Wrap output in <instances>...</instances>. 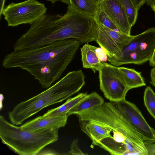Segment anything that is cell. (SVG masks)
Segmentation results:
<instances>
[{"mask_svg": "<svg viewBox=\"0 0 155 155\" xmlns=\"http://www.w3.org/2000/svg\"><path fill=\"white\" fill-rule=\"evenodd\" d=\"M149 61L151 66L155 67V47L152 55Z\"/></svg>", "mask_w": 155, "mask_h": 155, "instance_id": "603a6c76", "label": "cell"}, {"mask_svg": "<svg viewBox=\"0 0 155 155\" xmlns=\"http://www.w3.org/2000/svg\"><path fill=\"white\" fill-rule=\"evenodd\" d=\"M118 67L130 90L146 85L140 72L132 68L124 67Z\"/></svg>", "mask_w": 155, "mask_h": 155, "instance_id": "2e32d148", "label": "cell"}, {"mask_svg": "<svg viewBox=\"0 0 155 155\" xmlns=\"http://www.w3.org/2000/svg\"><path fill=\"white\" fill-rule=\"evenodd\" d=\"M115 102L130 123L147 140L155 139V130L148 124L136 105L125 99Z\"/></svg>", "mask_w": 155, "mask_h": 155, "instance_id": "ba28073f", "label": "cell"}, {"mask_svg": "<svg viewBox=\"0 0 155 155\" xmlns=\"http://www.w3.org/2000/svg\"><path fill=\"white\" fill-rule=\"evenodd\" d=\"M151 83L155 87V67L152 69L150 72Z\"/></svg>", "mask_w": 155, "mask_h": 155, "instance_id": "7402d4cb", "label": "cell"}, {"mask_svg": "<svg viewBox=\"0 0 155 155\" xmlns=\"http://www.w3.org/2000/svg\"><path fill=\"white\" fill-rule=\"evenodd\" d=\"M95 20L97 36L96 41L105 51L107 59L118 58L124 47L115 37L105 29L101 23Z\"/></svg>", "mask_w": 155, "mask_h": 155, "instance_id": "30bf717a", "label": "cell"}, {"mask_svg": "<svg viewBox=\"0 0 155 155\" xmlns=\"http://www.w3.org/2000/svg\"><path fill=\"white\" fill-rule=\"evenodd\" d=\"M100 8L103 11L119 31L130 35L131 28L127 15L118 0H99Z\"/></svg>", "mask_w": 155, "mask_h": 155, "instance_id": "9c48e42d", "label": "cell"}, {"mask_svg": "<svg viewBox=\"0 0 155 155\" xmlns=\"http://www.w3.org/2000/svg\"><path fill=\"white\" fill-rule=\"evenodd\" d=\"M2 1V2L1 3H2V4L1 5V10H0V15H2V11L4 9V3L5 1V0H1Z\"/></svg>", "mask_w": 155, "mask_h": 155, "instance_id": "d4e9b609", "label": "cell"}, {"mask_svg": "<svg viewBox=\"0 0 155 155\" xmlns=\"http://www.w3.org/2000/svg\"><path fill=\"white\" fill-rule=\"evenodd\" d=\"M143 101L147 110L155 119V93L150 86H147L145 90Z\"/></svg>", "mask_w": 155, "mask_h": 155, "instance_id": "ac0fdd59", "label": "cell"}, {"mask_svg": "<svg viewBox=\"0 0 155 155\" xmlns=\"http://www.w3.org/2000/svg\"><path fill=\"white\" fill-rule=\"evenodd\" d=\"M135 6L139 10L144 4L146 2L147 0H132Z\"/></svg>", "mask_w": 155, "mask_h": 155, "instance_id": "44dd1931", "label": "cell"}, {"mask_svg": "<svg viewBox=\"0 0 155 155\" xmlns=\"http://www.w3.org/2000/svg\"><path fill=\"white\" fill-rule=\"evenodd\" d=\"M78 139H74L70 145V150L69 151V154L72 155H86L80 149L78 145Z\"/></svg>", "mask_w": 155, "mask_h": 155, "instance_id": "ffe728a7", "label": "cell"}, {"mask_svg": "<svg viewBox=\"0 0 155 155\" xmlns=\"http://www.w3.org/2000/svg\"><path fill=\"white\" fill-rule=\"evenodd\" d=\"M67 114L52 116H39L20 126L21 129L35 131L43 129H58L64 127L67 123Z\"/></svg>", "mask_w": 155, "mask_h": 155, "instance_id": "8fae6325", "label": "cell"}, {"mask_svg": "<svg viewBox=\"0 0 155 155\" xmlns=\"http://www.w3.org/2000/svg\"><path fill=\"white\" fill-rule=\"evenodd\" d=\"M81 44L74 39H68L33 48L14 49L4 57L2 66L25 70L43 88H48L60 78Z\"/></svg>", "mask_w": 155, "mask_h": 155, "instance_id": "7a4b0ae2", "label": "cell"}, {"mask_svg": "<svg viewBox=\"0 0 155 155\" xmlns=\"http://www.w3.org/2000/svg\"><path fill=\"white\" fill-rule=\"evenodd\" d=\"M104 99L96 92L87 95L78 104L71 108L67 114L68 116L80 112L94 107L100 106L104 103Z\"/></svg>", "mask_w": 155, "mask_h": 155, "instance_id": "4fadbf2b", "label": "cell"}, {"mask_svg": "<svg viewBox=\"0 0 155 155\" xmlns=\"http://www.w3.org/2000/svg\"><path fill=\"white\" fill-rule=\"evenodd\" d=\"M47 10L44 4L36 0H26L9 4L2 14L8 26L15 27L23 24L31 25L46 14Z\"/></svg>", "mask_w": 155, "mask_h": 155, "instance_id": "5b68a950", "label": "cell"}, {"mask_svg": "<svg viewBox=\"0 0 155 155\" xmlns=\"http://www.w3.org/2000/svg\"><path fill=\"white\" fill-rule=\"evenodd\" d=\"M145 36L140 45L134 51L122 53L118 58L108 59L111 64L116 66L133 64H141L149 61L155 47V28L146 30Z\"/></svg>", "mask_w": 155, "mask_h": 155, "instance_id": "52a82bcc", "label": "cell"}, {"mask_svg": "<svg viewBox=\"0 0 155 155\" xmlns=\"http://www.w3.org/2000/svg\"><path fill=\"white\" fill-rule=\"evenodd\" d=\"M150 6L151 7L152 10L154 12L155 15V5H151V6Z\"/></svg>", "mask_w": 155, "mask_h": 155, "instance_id": "484cf974", "label": "cell"}, {"mask_svg": "<svg viewBox=\"0 0 155 155\" xmlns=\"http://www.w3.org/2000/svg\"><path fill=\"white\" fill-rule=\"evenodd\" d=\"M48 2H50L52 4L55 3L56 2L61 1L69 5L70 4L69 0H47Z\"/></svg>", "mask_w": 155, "mask_h": 155, "instance_id": "cb8c5ba5", "label": "cell"}, {"mask_svg": "<svg viewBox=\"0 0 155 155\" xmlns=\"http://www.w3.org/2000/svg\"><path fill=\"white\" fill-rule=\"evenodd\" d=\"M124 9L131 26H133L136 21L138 9L132 0H118Z\"/></svg>", "mask_w": 155, "mask_h": 155, "instance_id": "e0dca14e", "label": "cell"}, {"mask_svg": "<svg viewBox=\"0 0 155 155\" xmlns=\"http://www.w3.org/2000/svg\"><path fill=\"white\" fill-rule=\"evenodd\" d=\"M85 76L81 70L68 73L46 90L15 106L8 113L12 124L19 125L44 108L68 99L84 86Z\"/></svg>", "mask_w": 155, "mask_h": 155, "instance_id": "3957f363", "label": "cell"}, {"mask_svg": "<svg viewBox=\"0 0 155 155\" xmlns=\"http://www.w3.org/2000/svg\"><path fill=\"white\" fill-rule=\"evenodd\" d=\"M98 71L100 89L105 97L114 102L125 99L130 89L118 67L103 62Z\"/></svg>", "mask_w": 155, "mask_h": 155, "instance_id": "8992f818", "label": "cell"}, {"mask_svg": "<svg viewBox=\"0 0 155 155\" xmlns=\"http://www.w3.org/2000/svg\"><path fill=\"white\" fill-rule=\"evenodd\" d=\"M70 4L79 12L94 17L100 8L99 0H69Z\"/></svg>", "mask_w": 155, "mask_h": 155, "instance_id": "9a60e30c", "label": "cell"}, {"mask_svg": "<svg viewBox=\"0 0 155 155\" xmlns=\"http://www.w3.org/2000/svg\"><path fill=\"white\" fill-rule=\"evenodd\" d=\"M94 18L95 20L106 27L112 30L120 31L106 14L100 8Z\"/></svg>", "mask_w": 155, "mask_h": 155, "instance_id": "d6986e66", "label": "cell"}, {"mask_svg": "<svg viewBox=\"0 0 155 155\" xmlns=\"http://www.w3.org/2000/svg\"><path fill=\"white\" fill-rule=\"evenodd\" d=\"M87 94V93H81L73 97L69 98L63 104L56 108L48 110L43 115L45 116H52L67 114L69 111L83 99Z\"/></svg>", "mask_w": 155, "mask_h": 155, "instance_id": "5bb4252c", "label": "cell"}, {"mask_svg": "<svg viewBox=\"0 0 155 155\" xmlns=\"http://www.w3.org/2000/svg\"><path fill=\"white\" fill-rule=\"evenodd\" d=\"M97 49L88 44H85L81 48L83 68L91 69L94 73L100 70L103 64L97 54Z\"/></svg>", "mask_w": 155, "mask_h": 155, "instance_id": "7c38bea8", "label": "cell"}, {"mask_svg": "<svg viewBox=\"0 0 155 155\" xmlns=\"http://www.w3.org/2000/svg\"><path fill=\"white\" fill-rule=\"evenodd\" d=\"M58 129L30 131L7 121L0 116V137L2 142L20 155H35L47 146L57 141Z\"/></svg>", "mask_w": 155, "mask_h": 155, "instance_id": "277c9868", "label": "cell"}, {"mask_svg": "<svg viewBox=\"0 0 155 155\" xmlns=\"http://www.w3.org/2000/svg\"><path fill=\"white\" fill-rule=\"evenodd\" d=\"M152 4L155 5V0H151Z\"/></svg>", "mask_w": 155, "mask_h": 155, "instance_id": "4316f807", "label": "cell"}, {"mask_svg": "<svg viewBox=\"0 0 155 155\" xmlns=\"http://www.w3.org/2000/svg\"><path fill=\"white\" fill-rule=\"evenodd\" d=\"M82 131L93 145L113 155H148L147 140L130 123L115 102L77 113Z\"/></svg>", "mask_w": 155, "mask_h": 155, "instance_id": "6da1fadb", "label": "cell"}]
</instances>
